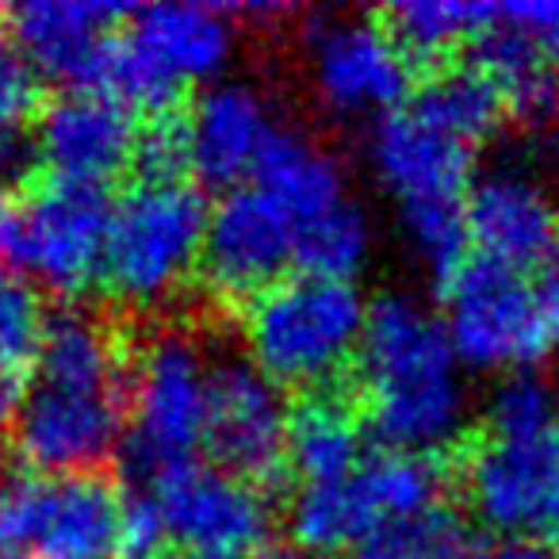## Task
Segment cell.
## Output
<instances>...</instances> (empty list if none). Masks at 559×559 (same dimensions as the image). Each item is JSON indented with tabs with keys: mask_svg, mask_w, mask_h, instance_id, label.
I'll return each instance as SVG.
<instances>
[{
	"mask_svg": "<svg viewBox=\"0 0 559 559\" xmlns=\"http://www.w3.org/2000/svg\"><path fill=\"white\" fill-rule=\"evenodd\" d=\"M559 418V395L544 376L513 372L490 391L483 429H528Z\"/></svg>",
	"mask_w": 559,
	"mask_h": 559,
	"instance_id": "cell-29",
	"label": "cell"
},
{
	"mask_svg": "<svg viewBox=\"0 0 559 559\" xmlns=\"http://www.w3.org/2000/svg\"><path fill=\"white\" fill-rule=\"evenodd\" d=\"M139 116L123 104L85 88H66L39 111L35 157L55 180L104 188L139 162Z\"/></svg>",
	"mask_w": 559,
	"mask_h": 559,
	"instance_id": "cell-17",
	"label": "cell"
},
{
	"mask_svg": "<svg viewBox=\"0 0 559 559\" xmlns=\"http://www.w3.org/2000/svg\"><path fill=\"white\" fill-rule=\"evenodd\" d=\"M307 73L314 96L334 116H388L411 96L414 62L383 20H322L307 43Z\"/></svg>",
	"mask_w": 559,
	"mask_h": 559,
	"instance_id": "cell-14",
	"label": "cell"
},
{
	"mask_svg": "<svg viewBox=\"0 0 559 559\" xmlns=\"http://www.w3.org/2000/svg\"><path fill=\"white\" fill-rule=\"evenodd\" d=\"M249 185L269 192L284 207L296 234L319 215L334 211L337 203L349 200L342 162L322 142H314L311 134L292 131V127L280 131V139L272 142V150L264 154L261 169L253 173Z\"/></svg>",
	"mask_w": 559,
	"mask_h": 559,
	"instance_id": "cell-23",
	"label": "cell"
},
{
	"mask_svg": "<svg viewBox=\"0 0 559 559\" xmlns=\"http://www.w3.org/2000/svg\"><path fill=\"white\" fill-rule=\"evenodd\" d=\"M479 150V139L441 116L421 93H411L395 111L376 119L368 134L372 177L395 207L464 200Z\"/></svg>",
	"mask_w": 559,
	"mask_h": 559,
	"instance_id": "cell-12",
	"label": "cell"
},
{
	"mask_svg": "<svg viewBox=\"0 0 559 559\" xmlns=\"http://www.w3.org/2000/svg\"><path fill=\"white\" fill-rule=\"evenodd\" d=\"M441 559H551L548 551H540L533 540H506V544H483V540H464L456 548H449Z\"/></svg>",
	"mask_w": 559,
	"mask_h": 559,
	"instance_id": "cell-32",
	"label": "cell"
},
{
	"mask_svg": "<svg viewBox=\"0 0 559 559\" xmlns=\"http://www.w3.org/2000/svg\"><path fill=\"white\" fill-rule=\"evenodd\" d=\"M441 299L444 334L464 368L528 372L559 345L525 272L467 257L464 269L441 288Z\"/></svg>",
	"mask_w": 559,
	"mask_h": 559,
	"instance_id": "cell-9",
	"label": "cell"
},
{
	"mask_svg": "<svg viewBox=\"0 0 559 559\" xmlns=\"http://www.w3.org/2000/svg\"><path fill=\"white\" fill-rule=\"evenodd\" d=\"M131 357L108 319L66 307L47 314L12 444L32 472H96L127 437Z\"/></svg>",
	"mask_w": 559,
	"mask_h": 559,
	"instance_id": "cell-1",
	"label": "cell"
},
{
	"mask_svg": "<svg viewBox=\"0 0 559 559\" xmlns=\"http://www.w3.org/2000/svg\"><path fill=\"white\" fill-rule=\"evenodd\" d=\"M207 349L188 330H157L131 360L123 449L142 479L192 464L207 429Z\"/></svg>",
	"mask_w": 559,
	"mask_h": 559,
	"instance_id": "cell-7",
	"label": "cell"
},
{
	"mask_svg": "<svg viewBox=\"0 0 559 559\" xmlns=\"http://www.w3.org/2000/svg\"><path fill=\"white\" fill-rule=\"evenodd\" d=\"M533 284H536V299H540L544 314H548L551 334H556V342H559V246L551 249L548 261L536 269Z\"/></svg>",
	"mask_w": 559,
	"mask_h": 559,
	"instance_id": "cell-33",
	"label": "cell"
},
{
	"mask_svg": "<svg viewBox=\"0 0 559 559\" xmlns=\"http://www.w3.org/2000/svg\"><path fill=\"white\" fill-rule=\"evenodd\" d=\"M490 16V4H460V0H406L383 16L391 39L411 58H444L460 43H472Z\"/></svg>",
	"mask_w": 559,
	"mask_h": 559,
	"instance_id": "cell-25",
	"label": "cell"
},
{
	"mask_svg": "<svg viewBox=\"0 0 559 559\" xmlns=\"http://www.w3.org/2000/svg\"><path fill=\"white\" fill-rule=\"evenodd\" d=\"M47 311L27 280L0 269V376L32 380Z\"/></svg>",
	"mask_w": 559,
	"mask_h": 559,
	"instance_id": "cell-27",
	"label": "cell"
},
{
	"mask_svg": "<svg viewBox=\"0 0 559 559\" xmlns=\"http://www.w3.org/2000/svg\"><path fill=\"white\" fill-rule=\"evenodd\" d=\"M472 257L513 272L540 269L559 246V203L525 165L479 173L464 195Z\"/></svg>",
	"mask_w": 559,
	"mask_h": 559,
	"instance_id": "cell-16",
	"label": "cell"
},
{
	"mask_svg": "<svg viewBox=\"0 0 559 559\" xmlns=\"http://www.w3.org/2000/svg\"><path fill=\"white\" fill-rule=\"evenodd\" d=\"M123 32L177 93L215 81L234 55V16L215 4H146L127 12Z\"/></svg>",
	"mask_w": 559,
	"mask_h": 559,
	"instance_id": "cell-20",
	"label": "cell"
},
{
	"mask_svg": "<svg viewBox=\"0 0 559 559\" xmlns=\"http://www.w3.org/2000/svg\"><path fill=\"white\" fill-rule=\"evenodd\" d=\"M495 9L510 27L559 55V0H521V4H495Z\"/></svg>",
	"mask_w": 559,
	"mask_h": 559,
	"instance_id": "cell-31",
	"label": "cell"
},
{
	"mask_svg": "<svg viewBox=\"0 0 559 559\" xmlns=\"http://www.w3.org/2000/svg\"><path fill=\"white\" fill-rule=\"evenodd\" d=\"M464 490L475 518L506 540L548 533L559 513V418L528 429H483L467 444Z\"/></svg>",
	"mask_w": 559,
	"mask_h": 559,
	"instance_id": "cell-10",
	"label": "cell"
},
{
	"mask_svg": "<svg viewBox=\"0 0 559 559\" xmlns=\"http://www.w3.org/2000/svg\"><path fill=\"white\" fill-rule=\"evenodd\" d=\"M35 111V81L9 32L0 27V162H9L20 142V131Z\"/></svg>",
	"mask_w": 559,
	"mask_h": 559,
	"instance_id": "cell-30",
	"label": "cell"
},
{
	"mask_svg": "<svg viewBox=\"0 0 559 559\" xmlns=\"http://www.w3.org/2000/svg\"><path fill=\"white\" fill-rule=\"evenodd\" d=\"M460 540H464V528L444 506H437L429 513H414L376 528L349 551V559H441Z\"/></svg>",
	"mask_w": 559,
	"mask_h": 559,
	"instance_id": "cell-28",
	"label": "cell"
},
{
	"mask_svg": "<svg viewBox=\"0 0 559 559\" xmlns=\"http://www.w3.org/2000/svg\"><path fill=\"white\" fill-rule=\"evenodd\" d=\"M131 9L100 0H32L9 16V39L27 70L85 88L100 50Z\"/></svg>",
	"mask_w": 559,
	"mask_h": 559,
	"instance_id": "cell-19",
	"label": "cell"
},
{
	"mask_svg": "<svg viewBox=\"0 0 559 559\" xmlns=\"http://www.w3.org/2000/svg\"><path fill=\"white\" fill-rule=\"evenodd\" d=\"M472 70L502 100L506 116L525 127H548L559 119V66L548 47L510 27L490 4L483 32L472 39Z\"/></svg>",
	"mask_w": 559,
	"mask_h": 559,
	"instance_id": "cell-21",
	"label": "cell"
},
{
	"mask_svg": "<svg viewBox=\"0 0 559 559\" xmlns=\"http://www.w3.org/2000/svg\"><path fill=\"white\" fill-rule=\"evenodd\" d=\"M180 123L188 169L200 173L207 185L226 188L249 185L284 131L269 96L246 81H215L200 93L192 111L180 116Z\"/></svg>",
	"mask_w": 559,
	"mask_h": 559,
	"instance_id": "cell-18",
	"label": "cell"
},
{
	"mask_svg": "<svg viewBox=\"0 0 559 559\" xmlns=\"http://www.w3.org/2000/svg\"><path fill=\"white\" fill-rule=\"evenodd\" d=\"M157 506L165 544L188 559H246L269 544L272 510L261 487L215 464H180L146 490Z\"/></svg>",
	"mask_w": 559,
	"mask_h": 559,
	"instance_id": "cell-11",
	"label": "cell"
},
{
	"mask_svg": "<svg viewBox=\"0 0 559 559\" xmlns=\"http://www.w3.org/2000/svg\"><path fill=\"white\" fill-rule=\"evenodd\" d=\"M376 249V230L368 218L365 203L349 195L337 203L334 211L319 215L296 234V253H292V269L304 276L322 280H353Z\"/></svg>",
	"mask_w": 559,
	"mask_h": 559,
	"instance_id": "cell-24",
	"label": "cell"
},
{
	"mask_svg": "<svg viewBox=\"0 0 559 559\" xmlns=\"http://www.w3.org/2000/svg\"><path fill=\"white\" fill-rule=\"evenodd\" d=\"M211 203L188 177H142L111 203L100 284L127 307H162L203 264Z\"/></svg>",
	"mask_w": 559,
	"mask_h": 559,
	"instance_id": "cell-4",
	"label": "cell"
},
{
	"mask_svg": "<svg viewBox=\"0 0 559 559\" xmlns=\"http://www.w3.org/2000/svg\"><path fill=\"white\" fill-rule=\"evenodd\" d=\"M399 234H403V246L411 249L414 264L429 272V280H437L441 288L472 257L464 200L406 203V207H399Z\"/></svg>",
	"mask_w": 559,
	"mask_h": 559,
	"instance_id": "cell-26",
	"label": "cell"
},
{
	"mask_svg": "<svg viewBox=\"0 0 559 559\" xmlns=\"http://www.w3.org/2000/svg\"><path fill=\"white\" fill-rule=\"evenodd\" d=\"M360 414L391 452L437 456L467 421L464 365L444 334L441 314L406 292L368 304L357 349Z\"/></svg>",
	"mask_w": 559,
	"mask_h": 559,
	"instance_id": "cell-2",
	"label": "cell"
},
{
	"mask_svg": "<svg viewBox=\"0 0 559 559\" xmlns=\"http://www.w3.org/2000/svg\"><path fill=\"white\" fill-rule=\"evenodd\" d=\"M127 498L100 472L0 467V559L123 556Z\"/></svg>",
	"mask_w": 559,
	"mask_h": 559,
	"instance_id": "cell-6",
	"label": "cell"
},
{
	"mask_svg": "<svg viewBox=\"0 0 559 559\" xmlns=\"http://www.w3.org/2000/svg\"><path fill=\"white\" fill-rule=\"evenodd\" d=\"M24 391H27V380H9V376H0V437L16 426Z\"/></svg>",
	"mask_w": 559,
	"mask_h": 559,
	"instance_id": "cell-34",
	"label": "cell"
},
{
	"mask_svg": "<svg viewBox=\"0 0 559 559\" xmlns=\"http://www.w3.org/2000/svg\"><path fill=\"white\" fill-rule=\"evenodd\" d=\"M292 406L284 391L249 360H218L211 368L203 449L211 464L264 487L288 472Z\"/></svg>",
	"mask_w": 559,
	"mask_h": 559,
	"instance_id": "cell-13",
	"label": "cell"
},
{
	"mask_svg": "<svg viewBox=\"0 0 559 559\" xmlns=\"http://www.w3.org/2000/svg\"><path fill=\"white\" fill-rule=\"evenodd\" d=\"M246 559H307V556L299 548H284V544H264V548H257Z\"/></svg>",
	"mask_w": 559,
	"mask_h": 559,
	"instance_id": "cell-35",
	"label": "cell"
},
{
	"mask_svg": "<svg viewBox=\"0 0 559 559\" xmlns=\"http://www.w3.org/2000/svg\"><path fill=\"white\" fill-rule=\"evenodd\" d=\"M111 200L104 188L39 180L0 185V269L27 284L81 296L100 280Z\"/></svg>",
	"mask_w": 559,
	"mask_h": 559,
	"instance_id": "cell-5",
	"label": "cell"
},
{
	"mask_svg": "<svg viewBox=\"0 0 559 559\" xmlns=\"http://www.w3.org/2000/svg\"><path fill=\"white\" fill-rule=\"evenodd\" d=\"M441 498L444 472L437 456L380 452L342 479L299 487L288 521L304 556H349L376 528L437 510L444 506Z\"/></svg>",
	"mask_w": 559,
	"mask_h": 559,
	"instance_id": "cell-8",
	"label": "cell"
},
{
	"mask_svg": "<svg viewBox=\"0 0 559 559\" xmlns=\"http://www.w3.org/2000/svg\"><path fill=\"white\" fill-rule=\"evenodd\" d=\"M368 299L353 280L284 276L241 314L249 365L276 388L322 391L357 360Z\"/></svg>",
	"mask_w": 559,
	"mask_h": 559,
	"instance_id": "cell-3",
	"label": "cell"
},
{
	"mask_svg": "<svg viewBox=\"0 0 559 559\" xmlns=\"http://www.w3.org/2000/svg\"><path fill=\"white\" fill-rule=\"evenodd\" d=\"M296 226L269 192L238 185L211 207L203 276L223 299H253L288 276Z\"/></svg>",
	"mask_w": 559,
	"mask_h": 559,
	"instance_id": "cell-15",
	"label": "cell"
},
{
	"mask_svg": "<svg viewBox=\"0 0 559 559\" xmlns=\"http://www.w3.org/2000/svg\"><path fill=\"white\" fill-rule=\"evenodd\" d=\"M368 426L353 399L337 388L307 391L304 403L292 406L288 421V472L304 487L334 483L365 460Z\"/></svg>",
	"mask_w": 559,
	"mask_h": 559,
	"instance_id": "cell-22",
	"label": "cell"
},
{
	"mask_svg": "<svg viewBox=\"0 0 559 559\" xmlns=\"http://www.w3.org/2000/svg\"><path fill=\"white\" fill-rule=\"evenodd\" d=\"M544 536H548V540H551V548L559 551V513H556V518H551V525H548V533H544Z\"/></svg>",
	"mask_w": 559,
	"mask_h": 559,
	"instance_id": "cell-36",
	"label": "cell"
}]
</instances>
